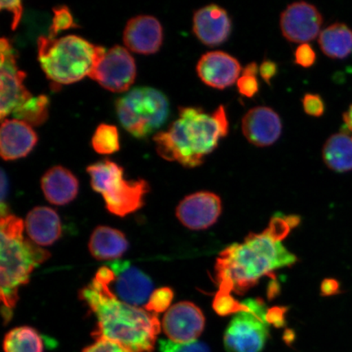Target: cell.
Listing matches in <instances>:
<instances>
[{"label": "cell", "instance_id": "6da1fadb", "mask_svg": "<svg viewBox=\"0 0 352 352\" xmlns=\"http://www.w3.org/2000/svg\"><path fill=\"white\" fill-rule=\"evenodd\" d=\"M298 221L296 217L276 215L265 231L250 233L242 243L232 244L224 250L215 265L221 290L242 294L262 277L296 263V255L281 241Z\"/></svg>", "mask_w": 352, "mask_h": 352}, {"label": "cell", "instance_id": "7a4b0ae2", "mask_svg": "<svg viewBox=\"0 0 352 352\" xmlns=\"http://www.w3.org/2000/svg\"><path fill=\"white\" fill-rule=\"evenodd\" d=\"M110 276L109 267H100L79 292L98 321L92 336L116 342L131 352H152L161 331L157 314L117 298L109 286Z\"/></svg>", "mask_w": 352, "mask_h": 352}, {"label": "cell", "instance_id": "3957f363", "mask_svg": "<svg viewBox=\"0 0 352 352\" xmlns=\"http://www.w3.org/2000/svg\"><path fill=\"white\" fill-rule=\"evenodd\" d=\"M228 129L223 105L210 116L201 108H180L178 120L166 131L158 132L153 140L162 158L195 168L218 147L219 140L226 138Z\"/></svg>", "mask_w": 352, "mask_h": 352}, {"label": "cell", "instance_id": "277c9868", "mask_svg": "<svg viewBox=\"0 0 352 352\" xmlns=\"http://www.w3.org/2000/svg\"><path fill=\"white\" fill-rule=\"evenodd\" d=\"M24 223L15 215L1 217V300L8 312L19 300V289L28 283L35 267L50 257L47 250L23 237Z\"/></svg>", "mask_w": 352, "mask_h": 352}, {"label": "cell", "instance_id": "5b68a950", "mask_svg": "<svg viewBox=\"0 0 352 352\" xmlns=\"http://www.w3.org/2000/svg\"><path fill=\"white\" fill-rule=\"evenodd\" d=\"M105 51L77 35L41 36L38 41L41 68L47 78L58 85H72L89 76Z\"/></svg>", "mask_w": 352, "mask_h": 352}, {"label": "cell", "instance_id": "8992f818", "mask_svg": "<svg viewBox=\"0 0 352 352\" xmlns=\"http://www.w3.org/2000/svg\"><path fill=\"white\" fill-rule=\"evenodd\" d=\"M94 190L103 196L107 208L117 217H125L140 210L149 192L144 179L126 180L124 170L116 162L104 160L87 167Z\"/></svg>", "mask_w": 352, "mask_h": 352}, {"label": "cell", "instance_id": "52a82bcc", "mask_svg": "<svg viewBox=\"0 0 352 352\" xmlns=\"http://www.w3.org/2000/svg\"><path fill=\"white\" fill-rule=\"evenodd\" d=\"M116 111L121 124L135 138H145L160 129L169 116V101L152 87H135L118 98Z\"/></svg>", "mask_w": 352, "mask_h": 352}, {"label": "cell", "instance_id": "ba28073f", "mask_svg": "<svg viewBox=\"0 0 352 352\" xmlns=\"http://www.w3.org/2000/svg\"><path fill=\"white\" fill-rule=\"evenodd\" d=\"M242 311L231 320L224 333V346L228 352H261L268 336V322L262 301L249 299Z\"/></svg>", "mask_w": 352, "mask_h": 352}, {"label": "cell", "instance_id": "9c48e42d", "mask_svg": "<svg viewBox=\"0 0 352 352\" xmlns=\"http://www.w3.org/2000/svg\"><path fill=\"white\" fill-rule=\"evenodd\" d=\"M88 77L109 91H129L136 77L133 56L125 47L114 46L100 56Z\"/></svg>", "mask_w": 352, "mask_h": 352}, {"label": "cell", "instance_id": "30bf717a", "mask_svg": "<svg viewBox=\"0 0 352 352\" xmlns=\"http://www.w3.org/2000/svg\"><path fill=\"white\" fill-rule=\"evenodd\" d=\"M107 266L111 270L109 286L117 298L134 307L146 305L153 292L151 277L129 261H114Z\"/></svg>", "mask_w": 352, "mask_h": 352}, {"label": "cell", "instance_id": "8fae6325", "mask_svg": "<svg viewBox=\"0 0 352 352\" xmlns=\"http://www.w3.org/2000/svg\"><path fill=\"white\" fill-rule=\"evenodd\" d=\"M1 50V95H0V117L10 116L14 110L32 98L24 86L25 73L17 68L14 50L8 38L0 41Z\"/></svg>", "mask_w": 352, "mask_h": 352}, {"label": "cell", "instance_id": "7c38bea8", "mask_svg": "<svg viewBox=\"0 0 352 352\" xmlns=\"http://www.w3.org/2000/svg\"><path fill=\"white\" fill-rule=\"evenodd\" d=\"M323 16L316 6L305 1L294 2L281 13L280 25L288 41L307 43L321 32Z\"/></svg>", "mask_w": 352, "mask_h": 352}, {"label": "cell", "instance_id": "4fadbf2b", "mask_svg": "<svg viewBox=\"0 0 352 352\" xmlns=\"http://www.w3.org/2000/svg\"><path fill=\"white\" fill-rule=\"evenodd\" d=\"M204 312L195 303L184 301L176 303L166 311L162 327L170 341L179 343L195 342L205 327Z\"/></svg>", "mask_w": 352, "mask_h": 352}, {"label": "cell", "instance_id": "5bb4252c", "mask_svg": "<svg viewBox=\"0 0 352 352\" xmlns=\"http://www.w3.org/2000/svg\"><path fill=\"white\" fill-rule=\"evenodd\" d=\"M222 201L215 193L197 192L184 197L176 208V217L191 230H204L217 221Z\"/></svg>", "mask_w": 352, "mask_h": 352}, {"label": "cell", "instance_id": "9a60e30c", "mask_svg": "<svg viewBox=\"0 0 352 352\" xmlns=\"http://www.w3.org/2000/svg\"><path fill=\"white\" fill-rule=\"evenodd\" d=\"M241 66L235 57L224 52H210L202 55L197 73L206 85L223 90L239 80Z\"/></svg>", "mask_w": 352, "mask_h": 352}, {"label": "cell", "instance_id": "2e32d148", "mask_svg": "<svg viewBox=\"0 0 352 352\" xmlns=\"http://www.w3.org/2000/svg\"><path fill=\"white\" fill-rule=\"evenodd\" d=\"M232 26L228 12L217 4L201 8L193 15V33L206 46L217 47L226 42Z\"/></svg>", "mask_w": 352, "mask_h": 352}, {"label": "cell", "instance_id": "e0dca14e", "mask_svg": "<svg viewBox=\"0 0 352 352\" xmlns=\"http://www.w3.org/2000/svg\"><path fill=\"white\" fill-rule=\"evenodd\" d=\"M242 132L250 144L267 147L280 138L283 131L280 118L270 107H258L250 109L242 118Z\"/></svg>", "mask_w": 352, "mask_h": 352}, {"label": "cell", "instance_id": "ac0fdd59", "mask_svg": "<svg viewBox=\"0 0 352 352\" xmlns=\"http://www.w3.org/2000/svg\"><path fill=\"white\" fill-rule=\"evenodd\" d=\"M164 41L162 26L155 17L140 15L127 22L123 42L131 52L149 55L160 51Z\"/></svg>", "mask_w": 352, "mask_h": 352}, {"label": "cell", "instance_id": "d6986e66", "mask_svg": "<svg viewBox=\"0 0 352 352\" xmlns=\"http://www.w3.org/2000/svg\"><path fill=\"white\" fill-rule=\"evenodd\" d=\"M38 136L32 126L19 120H6L0 130V154L3 160L24 157L33 151Z\"/></svg>", "mask_w": 352, "mask_h": 352}, {"label": "cell", "instance_id": "ffe728a7", "mask_svg": "<svg viewBox=\"0 0 352 352\" xmlns=\"http://www.w3.org/2000/svg\"><path fill=\"white\" fill-rule=\"evenodd\" d=\"M25 226L30 240L38 245H51L63 234L58 214L47 206H38L30 210Z\"/></svg>", "mask_w": 352, "mask_h": 352}, {"label": "cell", "instance_id": "44dd1931", "mask_svg": "<svg viewBox=\"0 0 352 352\" xmlns=\"http://www.w3.org/2000/svg\"><path fill=\"white\" fill-rule=\"evenodd\" d=\"M78 186L76 176L61 166L52 167L41 179L44 196L50 204L56 206L69 204L76 199Z\"/></svg>", "mask_w": 352, "mask_h": 352}, {"label": "cell", "instance_id": "7402d4cb", "mask_svg": "<svg viewBox=\"0 0 352 352\" xmlns=\"http://www.w3.org/2000/svg\"><path fill=\"white\" fill-rule=\"evenodd\" d=\"M129 246V241L121 231L107 226L96 228L88 244L92 256L100 261L122 257Z\"/></svg>", "mask_w": 352, "mask_h": 352}, {"label": "cell", "instance_id": "603a6c76", "mask_svg": "<svg viewBox=\"0 0 352 352\" xmlns=\"http://www.w3.org/2000/svg\"><path fill=\"white\" fill-rule=\"evenodd\" d=\"M319 45L325 56L331 59H345L352 52V30L349 25L336 22L319 35Z\"/></svg>", "mask_w": 352, "mask_h": 352}, {"label": "cell", "instance_id": "cb8c5ba5", "mask_svg": "<svg viewBox=\"0 0 352 352\" xmlns=\"http://www.w3.org/2000/svg\"><path fill=\"white\" fill-rule=\"evenodd\" d=\"M325 165L338 173L352 170V138L349 133L333 134L327 140L322 149Z\"/></svg>", "mask_w": 352, "mask_h": 352}, {"label": "cell", "instance_id": "d4e9b609", "mask_svg": "<svg viewBox=\"0 0 352 352\" xmlns=\"http://www.w3.org/2000/svg\"><path fill=\"white\" fill-rule=\"evenodd\" d=\"M3 350L6 352H43V338L32 327H16L4 337Z\"/></svg>", "mask_w": 352, "mask_h": 352}, {"label": "cell", "instance_id": "484cf974", "mask_svg": "<svg viewBox=\"0 0 352 352\" xmlns=\"http://www.w3.org/2000/svg\"><path fill=\"white\" fill-rule=\"evenodd\" d=\"M50 100L46 96H32L13 111L16 120L23 121L30 126L43 124L48 118Z\"/></svg>", "mask_w": 352, "mask_h": 352}, {"label": "cell", "instance_id": "4316f807", "mask_svg": "<svg viewBox=\"0 0 352 352\" xmlns=\"http://www.w3.org/2000/svg\"><path fill=\"white\" fill-rule=\"evenodd\" d=\"M91 145L96 153L104 155L120 151V134L117 127L104 123L100 124L92 136Z\"/></svg>", "mask_w": 352, "mask_h": 352}, {"label": "cell", "instance_id": "83f0119b", "mask_svg": "<svg viewBox=\"0 0 352 352\" xmlns=\"http://www.w3.org/2000/svg\"><path fill=\"white\" fill-rule=\"evenodd\" d=\"M174 297L173 289L164 287L154 290L144 309L154 314H160L169 309L171 301Z\"/></svg>", "mask_w": 352, "mask_h": 352}, {"label": "cell", "instance_id": "f1b7e54d", "mask_svg": "<svg viewBox=\"0 0 352 352\" xmlns=\"http://www.w3.org/2000/svg\"><path fill=\"white\" fill-rule=\"evenodd\" d=\"M54 16L50 29V38H55L57 34L63 30L77 28L74 23L72 12L66 6H59L54 8Z\"/></svg>", "mask_w": 352, "mask_h": 352}, {"label": "cell", "instance_id": "f546056e", "mask_svg": "<svg viewBox=\"0 0 352 352\" xmlns=\"http://www.w3.org/2000/svg\"><path fill=\"white\" fill-rule=\"evenodd\" d=\"M214 310L217 311V314L221 316H226L230 314H239L242 311H245L246 307L241 303L239 305L233 299L230 293L223 292L220 289V292L218 294L214 302Z\"/></svg>", "mask_w": 352, "mask_h": 352}, {"label": "cell", "instance_id": "4dcf8cb0", "mask_svg": "<svg viewBox=\"0 0 352 352\" xmlns=\"http://www.w3.org/2000/svg\"><path fill=\"white\" fill-rule=\"evenodd\" d=\"M158 346L160 352H210L208 345L197 341L179 343L170 340H160Z\"/></svg>", "mask_w": 352, "mask_h": 352}, {"label": "cell", "instance_id": "1f68e13d", "mask_svg": "<svg viewBox=\"0 0 352 352\" xmlns=\"http://www.w3.org/2000/svg\"><path fill=\"white\" fill-rule=\"evenodd\" d=\"M303 109L308 116L320 118L323 116L325 105L321 96L318 94H307L302 100Z\"/></svg>", "mask_w": 352, "mask_h": 352}, {"label": "cell", "instance_id": "d6a6232c", "mask_svg": "<svg viewBox=\"0 0 352 352\" xmlns=\"http://www.w3.org/2000/svg\"><path fill=\"white\" fill-rule=\"evenodd\" d=\"M294 58L296 65L303 68H310L316 63V54L310 44L303 43L297 47Z\"/></svg>", "mask_w": 352, "mask_h": 352}, {"label": "cell", "instance_id": "836d02e7", "mask_svg": "<svg viewBox=\"0 0 352 352\" xmlns=\"http://www.w3.org/2000/svg\"><path fill=\"white\" fill-rule=\"evenodd\" d=\"M82 352H131L118 343L104 338L96 340L94 343L86 347Z\"/></svg>", "mask_w": 352, "mask_h": 352}, {"label": "cell", "instance_id": "e575fe53", "mask_svg": "<svg viewBox=\"0 0 352 352\" xmlns=\"http://www.w3.org/2000/svg\"><path fill=\"white\" fill-rule=\"evenodd\" d=\"M239 94L245 98H252L259 90L256 77L242 76L236 82Z\"/></svg>", "mask_w": 352, "mask_h": 352}, {"label": "cell", "instance_id": "d590c367", "mask_svg": "<svg viewBox=\"0 0 352 352\" xmlns=\"http://www.w3.org/2000/svg\"><path fill=\"white\" fill-rule=\"evenodd\" d=\"M2 10H6L12 12V30H15L19 25L21 19L22 11H23V7L21 1H2L1 2Z\"/></svg>", "mask_w": 352, "mask_h": 352}, {"label": "cell", "instance_id": "8d00e7d4", "mask_svg": "<svg viewBox=\"0 0 352 352\" xmlns=\"http://www.w3.org/2000/svg\"><path fill=\"white\" fill-rule=\"evenodd\" d=\"M259 73L264 82L271 85V80L278 73V65L271 60H264L259 67Z\"/></svg>", "mask_w": 352, "mask_h": 352}, {"label": "cell", "instance_id": "74e56055", "mask_svg": "<svg viewBox=\"0 0 352 352\" xmlns=\"http://www.w3.org/2000/svg\"><path fill=\"white\" fill-rule=\"evenodd\" d=\"M340 292V285L334 279L324 280L321 285V293L324 296H331Z\"/></svg>", "mask_w": 352, "mask_h": 352}, {"label": "cell", "instance_id": "f35d334b", "mask_svg": "<svg viewBox=\"0 0 352 352\" xmlns=\"http://www.w3.org/2000/svg\"><path fill=\"white\" fill-rule=\"evenodd\" d=\"M342 120L343 122H344V126L347 131L346 133H349L352 138V104L350 105L349 109L343 113Z\"/></svg>", "mask_w": 352, "mask_h": 352}, {"label": "cell", "instance_id": "ab89813d", "mask_svg": "<svg viewBox=\"0 0 352 352\" xmlns=\"http://www.w3.org/2000/svg\"><path fill=\"white\" fill-rule=\"evenodd\" d=\"M258 72V67L255 63H250L242 70V74H243L245 76L256 77Z\"/></svg>", "mask_w": 352, "mask_h": 352}, {"label": "cell", "instance_id": "60d3db41", "mask_svg": "<svg viewBox=\"0 0 352 352\" xmlns=\"http://www.w3.org/2000/svg\"><path fill=\"white\" fill-rule=\"evenodd\" d=\"M8 179L6 177V175H4L3 171L2 170L1 173V206L4 205L6 204V198L7 197V192H8Z\"/></svg>", "mask_w": 352, "mask_h": 352}]
</instances>
